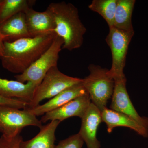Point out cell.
<instances>
[{
	"mask_svg": "<svg viewBox=\"0 0 148 148\" xmlns=\"http://www.w3.org/2000/svg\"><path fill=\"white\" fill-rule=\"evenodd\" d=\"M5 39V37L0 34V57L2 55L3 42Z\"/></svg>",
	"mask_w": 148,
	"mask_h": 148,
	"instance_id": "obj_23",
	"label": "cell"
},
{
	"mask_svg": "<svg viewBox=\"0 0 148 148\" xmlns=\"http://www.w3.org/2000/svg\"><path fill=\"white\" fill-rule=\"evenodd\" d=\"M114 81V87L110 109L127 115L148 130V118L140 116L134 108L126 89V78Z\"/></svg>",
	"mask_w": 148,
	"mask_h": 148,
	"instance_id": "obj_8",
	"label": "cell"
},
{
	"mask_svg": "<svg viewBox=\"0 0 148 148\" xmlns=\"http://www.w3.org/2000/svg\"><path fill=\"white\" fill-rule=\"evenodd\" d=\"M91 103L88 93L79 96L64 106L48 112L40 120L42 123L47 121L57 120L60 122L74 116L82 119Z\"/></svg>",
	"mask_w": 148,
	"mask_h": 148,
	"instance_id": "obj_9",
	"label": "cell"
},
{
	"mask_svg": "<svg viewBox=\"0 0 148 148\" xmlns=\"http://www.w3.org/2000/svg\"><path fill=\"white\" fill-rule=\"evenodd\" d=\"M0 1H1V0H0Z\"/></svg>",
	"mask_w": 148,
	"mask_h": 148,
	"instance_id": "obj_24",
	"label": "cell"
},
{
	"mask_svg": "<svg viewBox=\"0 0 148 148\" xmlns=\"http://www.w3.org/2000/svg\"><path fill=\"white\" fill-rule=\"evenodd\" d=\"M37 87L33 83H24L0 77V95L6 98L19 99L28 104L34 98Z\"/></svg>",
	"mask_w": 148,
	"mask_h": 148,
	"instance_id": "obj_14",
	"label": "cell"
},
{
	"mask_svg": "<svg viewBox=\"0 0 148 148\" xmlns=\"http://www.w3.org/2000/svg\"><path fill=\"white\" fill-rule=\"evenodd\" d=\"M35 2L32 0H1L0 25L15 14L32 8Z\"/></svg>",
	"mask_w": 148,
	"mask_h": 148,
	"instance_id": "obj_18",
	"label": "cell"
},
{
	"mask_svg": "<svg viewBox=\"0 0 148 148\" xmlns=\"http://www.w3.org/2000/svg\"><path fill=\"white\" fill-rule=\"evenodd\" d=\"M42 123L27 109L0 106V132L5 138H12L20 135L22 130L27 126L40 129Z\"/></svg>",
	"mask_w": 148,
	"mask_h": 148,
	"instance_id": "obj_6",
	"label": "cell"
},
{
	"mask_svg": "<svg viewBox=\"0 0 148 148\" xmlns=\"http://www.w3.org/2000/svg\"><path fill=\"white\" fill-rule=\"evenodd\" d=\"M28 103L16 98H6L0 95V106H9L24 110L28 107Z\"/></svg>",
	"mask_w": 148,
	"mask_h": 148,
	"instance_id": "obj_21",
	"label": "cell"
},
{
	"mask_svg": "<svg viewBox=\"0 0 148 148\" xmlns=\"http://www.w3.org/2000/svg\"><path fill=\"white\" fill-rule=\"evenodd\" d=\"M86 93L87 92L84 87L82 81L79 83L66 88L44 104H40L35 108L27 110L35 116H43Z\"/></svg>",
	"mask_w": 148,
	"mask_h": 148,
	"instance_id": "obj_12",
	"label": "cell"
},
{
	"mask_svg": "<svg viewBox=\"0 0 148 148\" xmlns=\"http://www.w3.org/2000/svg\"><path fill=\"white\" fill-rule=\"evenodd\" d=\"M88 69L90 74L82 79V84L91 103L102 112L112 96L114 81L108 69L91 64Z\"/></svg>",
	"mask_w": 148,
	"mask_h": 148,
	"instance_id": "obj_3",
	"label": "cell"
},
{
	"mask_svg": "<svg viewBox=\"0 0 148 148\" xmlns=\"http://www.w3.org/2000/svg\"><path fill=\"white\" fill-rule=\"evenodd\" d=\"M47 9L54 18V32L64 40L62 49L71 51L79 48L86 29L80 19L77 8L71 3L63 1L51 3Z\"/></svg>",
	"mask_w": 148,
	"mask_h": 148,
	"instance_id": "obj_2",
	"label": "cell"
},
{
	"mask_svg": "<svg viewBox=\"0 0 148 148\" xmlns=\"http://www.w3.org/2000/svg\"><path fill=\"white\" fill-rule=\"evenodd\" d=\"M0 34L5 37L4 41L13 42L32 37L28 30L24 12L15 14L0 25Z\"/></svg>",
	"mask_w": 148,
	"mask_h": 148,
	"instance_id": "obj_15",
	"label": "cell"
},
{
	"mask_svg": "<svg viewBox=\"0 0 148 148\" xmlns=\"http://www.w3.org/2000/svg\"><path fill=\"white\" fill-rule=\"evenodd\" d=\"M64 41L56 35L53 42L42 55L22 73L14 76L16 80L24 83L30 82L39 85L51 68L57 66L59 53Z\"/></svg>",
	"mask_w": 148,
	"mask_h": 148,
	"instance_id": "obj_4",
	"label": "cell"
},
{
	"mask_svg": "<svg viewBox=\"0 0 148 148\" xmlns=\"http://www.w3.org/2000/svg\"><path fill=\"white\" fill-rule=\"evenodd\" d=\"M101 117L102 122L107 125L109 133L115 127H127L144 138H148V130L125 114L106 108L101 112Z\"/></svg>",
	"mask_w": 148,
	"mask_h": 148,
	"instance_id": "obj_13",
	"label": "cell"
},
{
	"mask_svg": "<svg viewBox=\"0 0 148 148\" xmlns=\"http://www.w3.org/2000/svg\"><path fill=\"white\" fill-rule=\"evenodd\" d=\"M135 2V0H118L113 27L124 32L134 33L132 17Z\"/></svg>",
	"mask_w": 148,
	"mask_h": 148,
	"instance_id": "obj_17",
	"label": "cell"
},
{
	"mask_svg": "<svg viewBox=\"0 0 148 148\" xmlns=\"http://www.w3.org/2000/svg\"><path fill=\"white\" fill-rule=\"evenodd\" d=\"M24 13L28 30L32 37L55 33L54 18L47 9L45 11L38 12L29 8Z\"/></svg>",
	"mask_w": 148,
	"mask_h": 148,
	"instance_id": "obj_11",
	"label": "cell"
},
{
	"mask_svg": "<svg viewBox=\"0 0 148 148\" xmlns=\"http://www.w3.org/2000/svg\"><path fill=\"white\" fill-rule=\"evenodd\" d=\"M56 35L53 33L4 41L0 57L3 68L14 73H24L49 48Z\"/></svg>",
	"mask_w": 148,
	"mask_h": 148,
	"instance_id": "obj_1",
	"label": "cell"
},
{
	"mask_svg": "<svg viewBox=\"0 0 148 148\" xmlns=\"http://www.w3.org/2000/svg\"><path fill=\"white\" fill-rule=\"evenodd\" d=\"M23 138L19 135L12 138H6L2 135L0 137V148H20Z\"/></svg>",
	"mask_w": 148,
	"mask_h": 148,
	"instance_id": "obj_22",
	"label": "cell"
},
{
	"mask_svg": "<svg viewBox=\"0 0 148 148\" xmlns=\"http://www.w3.org/2000/svg\"><path fill=\"white\" fill-rule=\"evenodd\" d=\"M81 119V126L78 133L87 148H101V144L97 138V132L102 122L101 111L91 103Z\"/></svg>",
	"mask_w": 148,
	"mask_h": 148,
	"instance_id": "obj_10",
	"label": "cell"
},
{
	"mask_svg": "<svg viewBox=\"0 0 148 148\" xmlns=\"http://www.w3.org/2000/svg\"><path fill=\"white\" fill-rule=\"evenodd\" d=\"M61 122L52 121L40 128L39 133L34 138L21 141L20 148H54L55 133Z\"/></svg>",
	"mask_w": 148,
	"mask_h": 148,
	"instance_id": "obj_16",
	"label": "cell"
},
{
	"mask_svg": "<svg viewBox=\"0 0 148 148\" xmlns=\"http://www.w3.org/2000/svg\"><path fill=\"white\" fill-rule=\"evenodd\" d=\"M134 33H127L114 27L109 28L106 40L111 49L112 64L109 73L114 80L126 78L123 73L129 44Z\"/></svg>",
	"mask_w": 148,
	"mask_h": 148,
	"instance_id": "obj_7",
	"label": "cell"
},
{
	"mask_svg": "<svg viewBox=\"0 0 148 148\" xmlns=\"http://www.w3.org/2000/svg\"><path fill=\"white\" fill-rule=\"evenodd\" d=\"M84 142L79 133L61 140L54 148H82Z\"/></svg>",
	"mask_w": 148,
	"mask_h": 148,
	"instance_id": "obj_20",
	"label": "cell"
},
{
	"mask_svg": "<svg viewBox=\"0 0 148 148\" xmlns=\"http://www.w3.org/2000/svg\"><path fill=\"white\" fill-rule=\"evenodd\" d=\"M118 0H93L88 8L101 15L109 28L114 26V17Z\"/></svg>",
	"mask_w": 148,
	"mask_h": 148,
	"instance_id": "obj_19",
	"label": "cell"
},
{
	"mask_svg": "<svg viewBox=\"0 0 148 148\" xmlns=\"http://www.w3.org/2000/svg\"><path fill=\"white\" fill-rule=\"evenodd\" d=\"M82 79L65 75L59 71L57 66L51 68L37 87L27 109L35 108L43 100L51 99L66 88L81 82Z\"/></svg>",
	"mask_w": 148,
	"mask_h": 148,
	"instance_id": "obj_5",
	"label": "cell"
}]
</instances>
